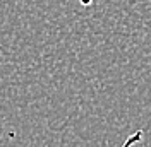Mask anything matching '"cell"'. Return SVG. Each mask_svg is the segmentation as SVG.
Wrapping results in <instances>:
<instances>
[{
	"label": "cell",
	"instance_id": "2",
	"mask_svg": "<svg viewBox=\"0 0 151 147\" xmlns=\"http://www.w3.org/2000/svg\"><path fill=\"white\" fill-rule=\"evenodd\" d=\"M77 2H81L84 7H88V5H91V2H93V0H77Z\"/></svg>",
	"mask_w": 151,
	"mask_h": 147
},
{
	"label": "cell",
	"instance_id": "1",
	"mask_svg": "<svg viewBox=\"0 0 151 147\" xmlns=\"http://www.w3.org/2000/svg\"><path fill=\"white\" fill-rule=\"evenodd\" d=\"M142 140V130H137V132H134L132 135L125 138V142L122 144V147H134L136 144H139Z\"/></svg>",
	"mask_w": 151,
	"mask_h": 147
}]
</instances>
